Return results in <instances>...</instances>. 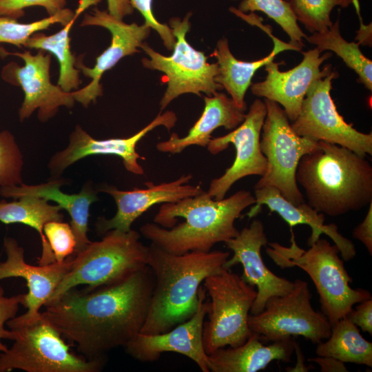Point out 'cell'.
<instances>
[{
	"mask_svg": "<svg viewBox=\"0 0 372 372\" xmlns=\"http://www.w3.org/2000/svg\"><path fill=\"white\" fill-rule=\"evenodd\" d=\"M255 205L247 214L253 218L260 211L262 205H266L271 212L277 213L291 228L298 225H307L311 227V234L307 240L308 246L316 242L322 234L329 236L338 248L344 261L353 259L356 255V249L351 240L343 236L334 223L325 224L324 214L311 207L306 201L293 205L287 200L280 192L273 187H264L254 189Z\"/></svg>",
	"mask_w": 372,
	"mask_h": 372,
	"instance_id": "7402d4cb",
	"label": "cell"
},
{
	"mask_svg": "<svg viewBox=\"0 0 372 372\" xmlns=\"http://www.w3.org/2000/svg\"><path fill=\"white\" fill-rule=\"evenodd\" d=\"M297 21L311 33L329 29L331 14L335 7L347 8L352 0H287Z\"/></svg>",
	"mask_w": 372,
	"mask_h": 372,
	"instance_id": "d6a6232c",
	"label": "cell"
},
{
	"mask_svg": "<svg viewBox=\"0 0 372 372\" xmlns=\"http://www.w3.org/2000/svg\"><path fill=\"white\" fill-rule=\"evenodd\" d=\"M133 8H136L145 19V25L152 29L160 26V22L156 19L152 11V0H130Z\"/></svg>",
	"mask_w": 372,
	"mask_h": 372,
	"instance_id": "ab89813d",
	"label": "cell"
},
{
	"mask_svg": "<svg viewBox=\"0 0 372 372\" xmlns=\"http://www.w3.org/2000/svg\"><path fill=\"white\" fill-rule=\"evenodd\" d=\"M63 183V180L58 178L33 185L21 183L0 188V195L15 200L28 196L56 202L70 216V225L76 239V254L91 242L87 237L90 208L99 198L97 192L90 183L85 185L79 193L73 194L61 191Z\"/></svg>",
	"mask_w": 372,
	"mask_h": 372,
	"instance_id": "603a6c76",
	"label": "cell"
},
{
	"mask_svg": "<svg viewBox=\"0 0 372 372\" xmlns=\"http://www.w3.org/2000/svg\"><path fill=\"white\" fill-rule=\"evenodd\" d=\"M203 287L198 308L192 318L164 333H138L124 347L127 353L136 360L151 362L158 360L163 353H177L193 360L203 372H209L203 340L204 320L209 309Z\"/></svg>",
	"mask_w": 372,
	"mask_h": 372,
	"instance_id": "ffe728a7",
	"label": "cell"
},
{
	"mask_svg": "<svg viewBox=\"0 0 372 372\" xmlns=\"http://www.w3.org/2000/svg\"><path fill=\"white\" fill-rule=\"evenodd\" d=\"M316 48L302 52V60L287 71L279 70L280 63L269 62L265 65L267 76L262 81L251 85V93L276 102L283 107L289 121L300 114L302 101L313 83L327 76L332 70L331 65L322 70L320 65L332 56L331 52L320 55Z\"/></svg>",
	"mask_w": 372,
	"mask_h": 372,
	"instance_id": "d6986e66",
	"label": "cell"
},
{
	"mask_svg": "<svg viewBox=\"0 0 372 372\" xmlns=\"http://www.w3.org/2000/svg\"><path fill=\"white\" fill-rule=\"evenodd\" d=\"M107 12L112 16L122 19L132 14L134 8L131 5L130 0H107Z\"/></svg>",
	"mask_w": 372,
	"mask_h": 372,
	"instance_id": "7bdbcfd3",
	"label": "cell"
},
{
	"mask_svg": "<svg viewBox=\"0 0 372 372\" xmlns=\"http://www.w3.org/2000/svg\"><path fill=\"white\" fill-rule=\"evenodd\" d=\"M154 277L148 265L95 288L74 287L44 305L43 314L87 360H105L141 333Z\"/></svg>",
	"mask_w": 372,
	"mask_h": 372,
	"instance_id": "6da1fadb",
	"label": "cell"
},
{
	"mask_svg": "<svg viewBox=\"0 0 372 372\" xmlns=\"http://www.w3.org/2000/svg\"><path fill=\"white\" fill-rule=\"evenodd\" d=\"M267 114L262 128L260 148L267 169L254 189L273 187L293 205L305 202L296 174L302 157L319 147L318 141L298 135L280 105L265 99Z\"/></svg>",
	"mask_w": 372,
	"mask_h": 372,
	"instance_id": "9c48e42d",
	"label": "cell"
},
{
	"mask_svg": "<svg viewBox=\"0 0 372 372\" xmlns=\"http://www.w3.org/2000/svg\"><path fill=\"white\" fill-rule=\"evenodd\" d=\"M81 26H101L108 30L112 34L110 46L96 59L93 68H88L83 64L79 58H76V67L84 76L91 79L86 86L72 92L75 101L80 103L85 107L103 95V87L100 80L103 74L112 68L121 59L139 52L138 48L149 37L150 28L145 24L125 23L111 15L106 10L94 8L92 13H86L81 24Z\"/></svg>",
	"mask_w": 372,
	"mask_h": 372,
	"instance_id": "2e32d148",
	"label": "cell"
},
{
	"mask_svg": "<svg viewBox=\"0 0 372 372\" xmlns=\"http://www.w3.org/2000/svg\"><path fill=\"white\" fill-rule=\"evenodd\" d=\"M326 340L317 344L318 356L372 366V343L363 338L358 327L346 316L331 326V334Z\"/></svg>",
	"mask_w": 372,
	"mask_h": 372,
	"instance_id": "83f0119b",
	"label": "cell"
},
{
	"mask_svg": "<svg viewBox=\"0 0 372 372\" xmlns=\"http://www.w3.org/2000/svg\"><path fill=\"white\" fill-rule=\"evenodd\" d=\"M203 285L210 298L208 320L203 330L206 353L241 345L252 333L248 317L256 290L230 269L208 276Z\"/></svg>",
	"mask_w": 372,
	"mask_h": 372,
	"instance_id": "ba28073f",
	"label": "cell"
},
{
	"mask_svg": "<svg viewBox=\"0 0 372 372\" xmlns=\"http://www.w3.org/2000/svg\"><path fill=\"white\" fill-rule=\"evenodd\" d=\"M204 101L203 112L187 134L179 137L176 133H172L168 140L156 144L157 150L175 154L190 145L207 147L216 129L223 127L232 130L245 119V111L223 92H217L211 96H205Z\"/></svg>",
	"mask_w": 372,
	"mask_h": 372,
	"instance_id": "cb8c5ba5",
	"label": "cell"
},
{
	"mask_svg": "<svg viewBox=\"0 0 372 372\" xmlns=\"http://www.w3.org/2000/svg\"><path fill=\"white\" fill-rule=\"evenodd\" d=\"M99 241L90 242L74 254L72 265L47 302L55 300L72 288L89 289L121 279L147 265L149 247L134 229H112ZM46 303V304H47Z\"/></svg>",
	"mask_w": 372,
	"mask_h": 372,
	"instance_id": "8992f818",
	"label": "cell"
},
{
	"mask_svg": "<svg viewBox=\"0 0 372 372\" xmlns=\"http://www.w3.org/2000/svg\"><path fill=\"white\" fill-rule=\"evenodd\" d=\"M238 11L245 13L260 11L273 19L287 33L290 39V44L301 51L304 43L302 39L307 35L298 24L296 15L288 1L285 0H242Z\"/></svg>",
	"mask_w": 372,
	"mask_h": 372,
	"instance_id": "4dcf8cb0",
	"label": "cell"
},
{
	"mask_svg": "<svg viewBox=\"0 0 372 372\" xmlns=\"http://www.w3.org/2000/svg\"><path fill=\"white\" fill-rule=\"evenodd\" d=\"M291 240L289 247L268 243L267 254L279 267H298L309 275L319 295L322 313L331 326L346 316L355 304L371 298L369 291L350 286L353 280L335 245L319 238L304 250L298 246L293 235Z\"/></svg>",
	"mask_w": 372,
	"mask_h": 372,
	"instance_id": "5b68a950",
	"label": "cell"
},
{
	"mask_svg": "<svg viewBox=\"0 0 372 372\" xmlns=\"http://www.w3.org/2000/svg\"><path fill=\"white\" fill-rule=\"evenodd\" d=\"M308 361L318 364L322 372H347L348 369L344 363L336 358L327 356H318L309 358Z\"/></svg>",
	"mask_w": 372,
	"mask_h": 372,
	"instance_id": "b9f144b4",
	"label": "cell"
},
{
	"mask_svg": "<svg viewBox=\"0 0 372 372\" xmlns=\"http://www.w3.org/2000/svg\"><path fill=\"white\" fill-rule=\"evenodd\" d=\"M147 265L154 277L149 311L141 333L166 332L196 312L203 290L201 284L221 271L229 251H189L174 254L155 244L149 245Z\"/></svg>",
	"mask_w": 372,
	"mask_h": 372,
	"instance_id": "3957f363",
	"label": "cell"
},
{
	"mask_svg": "<svg viewBox=\"0 0 372 372\" xmlns=\"http://www.w3.org/2000/svg\"><path fill=\"white\" fill-rule=\"evenodd\" d=\"M305 154L296 178L307 203L318 212L338 216L358 211L372 202V165L364 156L338 145L318 141Z\"/></svg>",
	"mask_w": 372,
	"mask_h": 372,
	"instance_id": "277c9868",
	"label": "cell"
},
{
	"mask_svg": "<svg viewBox=\"0 0 372 372\" xmlns=\"http://www.w3.org/2000/svg\"><path fill=\"white\" fill-rule=\"evenodd\" d=\"M267 114L264 101L256 99L245 114L244 121L229 133L212 138L207 146L211 154H217L232 144L236 156L232 165L218 178L213 179L207 191L215 200L225 197L231 186L249 176H262L267 166V158L260 148V136Z\"/></svg>",
	"mask_w": 372,
	"mask_h": 372,
	"instance_id": "4fadbf2b",
	"label": "cell"
},
{
	"mask_svg": "<svg viewBox=\"0 0 372 372\" xmlns=\"http://www.w3.org/2000/svg\"><path fill=\"white\" fill-rule=\"evenodd\" d=\"M25 294L7 297L0 285V353L6 351L8 348L2 342L3 339L14 340V331L6 329L4 326L8 320L17 316L19 305H23L25 302Z\"/></svg>",
	"mask_w": 372,
	"mask_h": 372,
	"instance_id": "8d00e7d4",
	"label": "cell"
},
{
	"mask_svg": "<svg viewBox=\"0 0 372 372\" xmlns=\"http://www.w3.org/2000/svg\"><path fill=\"white\" fill-rule=\"evenodd\" d=\"M43 234L56 262H63L75 254L76 239L70 224L49 221L43 227Z\"/></svg>",
	"mask_w": 372,
	"mask_h": 372,
	"instance_id": "e575fe53",
	"label": "cell"
},
{
	"mask_svg": "<svg viewBox=\"0 0 372 372\" xmlns=\"http://www.w3.org/2000/svg\"><path fill=\"white\" fill-rule=\"evenodd\" d=\"M346 317L362 331L372 335V298L366 299L351 309Z\"/></svg>",
	"mask_w": 372,
	"mask_h": 372,
	"instance_id": "74e56055",
	"label": "cell"
},
{
	"mask_svg": "<svg viewBox=\"0 0 372 372\" xmlns=\"http://www.w3.org/2000/svg\"><path fill=\"white\" fill-rule=\"evenodd\" d=\"M177 117L172 111L159 113L148 125L128 138H112L99 140L92 137L80 125H76L69 136L68 145L55 153L48 167L54 178L60 175L75 162L89 156L114 155L120 157L125 168L136 175H143L144 169L138 162L145 160L136 151V145L148 132L158 126L169 130L175 126Z\"/></svg>",
	"mask_w": 372,
	"mask_h": 372,
	"instance_id": "9a60e30c",
	"label": "cell"
},
{
	"mask_svg": "<svg viewBox=\"0 0 372 372\" xmlns=\"http://www.w3.org/2000/svg\"><path fill=\"white\" fill-rule=\"evenodd\" d=\"M14 342L0 353V372H99L105 360H87L74 353L43 313L35 320L10 328Z\"/></svg>",
	"mask_w": 372,
	"mask_h": 372,
	"instance_id": "52a82bcc",
	"label": "cell"
},
{
	"mask_svg": "<svg viewBox=\"0 0 372 372\" xmlns=\"http://www.w3.org/2000/svg\"><path fill=\"white\" fill-rule=\"evenodd\" d=\"M352 4L354 6L356 14L360 21V28L357 31L355 41L360 45L371 47L372 45V25L371 23L365 25L363 23L360 14V7L358 0H352Z\"/></svg>",
	"mask_w": 372,
	"mask_h": 372,
	"instance_id": "60d3db41",
	"label": "cell"
},
{
	"mask_svg": "<svg viewBox=\"0 0 372 372\" xmlns=\"http://www.w3.org/2000/svg\"><path fill=\"white\" fill-rule=\"evenodd\" d=\"M18 200L0 201V222L6 225L20 223L33 228L41 238L42 251L38 258L40 265L55 262V258L43 234V227L49 221H61L63 215L58 205H51L48 200L33 196H23Z\"/></svg>",
	"mask_w": 372,
	"mask_h": 372,
	"instance_id": "4316f807",
	"label": "cell"
},
{
	"mask_svg": "<svg viewBox=\"0 0 372 372\" xmlns=\"http://www.w3.org/2000/svg\"><path fill=\"white\" fill-rule=\"evenodd\" d=\"M292 338L265 345L254 333L241 345L216 349L208 355L212 372H256L265 369L272 361L289 362L294 352Z\"/></svg>",
	"mask_w": 372,
	"mask_h": 372,
	"instance_id": "d4e9b609",
	"label": "cell"
},
{
	"mask_svg": "<svg viewBox=\"0 0 372 372\" xmlns=\"http://www.w3.org/2000/svg\"><path fill=\"white\" fill-rule=\"evenodd\" d=\"M311 297L307 282L296 279L289 293L271 297L261 312L249 313V329L262 341L271 342L292 336H302L315 344L327 339L331 325L312 307Z\"/></svg>",
	"mask_w": 372,
	"mask_h": 372,
	"instance_id": "8fae6325",
	"label": "cell"
},
{
	"mask_svg": "<svg viewBox=\"0 0 372 372\" xmlns=\"http://www.w3.org/2000/svg\"><path fill=\"white\" fill-rule=\"evenodd\" d=\"M294 352H296L297 356V362L296 366L291 368V370L288 371H308L309 368L307 367L304 364V355L298 344L295 341L294 342Z\"/></svg>",
	"mask_w": 372,
	"mask_h": 372,
	"instance_id": "ee69618b",
	"label": "cell"
},
{
	"mask_svg": "<svg viewBox=\"0 0 372 372\" xmlns=\"http://www.w3.org/2000/svg\"><path fill=\"white\" fill-rule=\"evenodd\" d=\"M335 70L316 80L309 88L299 115L291 122L300 136L344 147L366 157L372 154V133H363L347 123L331 96Z\"/></svg>",
	"mask_w": 372,
	"mask_h": 372,
	"instance_id": "7c38bea8",
	"label": "cell"
},
{
	"mask_svg": "<svg viewBox=\"0 0 372 372\" xmlns=\"http://www.w3.org/2000/svg\"><path fill=\"white\" fill-rule=\"evenodd\" d=\"M273 42L272 51L265 57L254 61L237 59L231 52L226 38L220 39L211 56L217 59L218 72L215 81L220 84L230 95V98L241 110L245 111L247 105L245 96L251 86L256 72L274 60L275 56L285 50L300 51L296 47L271 35Z\"/></svg>",
	"mask_w": 372,
	"mask_h": 372,
	"instance_id": "484cf974",
	"label": "cell"
},
{
	"mask_svg": "<svg viewBox=\"0 0 372 372\" xmlns=\"http://www.w3.org/2000/svg\"><path fill=\"white\" fill-rule=\"evenodd\" d=\"M188 13L183 19H169V27L176 38L173 53L164 56L143 42L141 48L149 59H143L142 63L147 69L162 72L167 77V87L161 100V111L178 96L192 93L201 96L204 92L211 96L223 87L215 81L218 72V63H209L203 52L195 50L187 41L189 30Z\"/></svg>",
	"mask_w": 372,
	"mask_h": 372,
	"instance_id": "30bf717a",
	"label": "cell"
},
{
	"mask_svg": "<svg viewBox=\"0 0 372 372\" xmlns=\"http://www.w3.org/2000/svg\"><path fill=\"white\" fill-rule=\"evenodd\" d=\"M39 50L36 54L30 51L8 52L3 49L0 53L15 55L24 61V65L11 62L3 67L2 78L7 82L20 86L24 99L19 110L21 121L28 118L38 110V118L45 122L52 118L61 106L72 108L75 103L72 92H64L58 85L52 83L50 78L51 54Z\"/></svg>",
	"mask_w": 372,
	"mask_h": 372,
	"instance_id": "5bb4252c",
	"label": "cell"
},
{
	"mask_svg": "<svg viewBox=\"0 0 372 372\" xmlns=\"http://www.w3.org/2000/svg\"><path fill=\"white\" fill-rule=\"evenodd\" d=\"M305 39L320 52H335L348 68L355 71L358 76V81L369 90H372V61L362 54L358 43L349 42L342 37L339 19L328 30L311 33Z\"/></svg>",
	"mask_w": 372,
	"mask_h": 372,
	"instance_id": "f1b7e54d",
	"label": "cell"
},
{
	"mask_svg": "<svg viewBox=\"0 0 372 372\" xmlns=\"http://www.w3.org/2000/svg\"><path fill=\"white\" fill-rule=\"evenodd\" d=\"M192 175L183 174L171 182L155 185L145 183V188H134L125 191L109 185L101 186L100 191L110 194L114 200L117 211L111 218H98L95 223L96 232L103 235L112 229L128 231L132 223L144 212L156 204L174 203L181 199L196 196L204 190L200 185L187 184Z\"/></svg>",
	"mask_w": 372,
	"mask_h": 372,
	"instance_id": "44dd1931",
	"label": "cell"
},
{
	"mask_svg": "<svg viewBox=\"0 0 372 372\" xmlns=\"http://www.w3.org/2000/svg\"><path fill=\"white\" fill-rule=\"evenodd\" d=\"M255 202L254 196L247 190L220 200L203 191L174 203H163L154 223L142 225L140 233L172 254L209 251L216 244L237 236L236 220Z\"/></svg>",
	"mask_w": 372,
	"mask_h": 372,
	"instance_id": "7a4b0ae2",
	"label": "cell"
},
{
	"mask_svg": "<svg viewBox=\"0 0 372 372\" xmlns=\"http://www.w3.org/2000/svg\"><path fill=\"white\" fill-rule=\"evenodd\" d=\"M3 247L5 261L0 262V281L13 277L23 278L28 291L25 294V313L8 320L6 324L12 327L30 322L39 316L41 307L51 298L58 285L72 267L74 254L63 262H54L45 265H32L24 258V249L11 237H6Z\"/></svg>",
	"mask_w": 372,
	"mask_h": 372,
	"instance_id": "ac0fdd59",
	"label": "cell"
},
{
	"mask_svg": "<svg viewBox=\"0 0 372 372\" xmlns=\"http://www.w3.org/2000/svg\"><path fill=\"white\" fill-rule=\"evenodd\" d=\"M23 159L14 135L8 130L0 132V188L23 183Z\"/></svg>",
	"mask_w": 372,
	"mask_h": 372,
	"instance_id": "836d02e7",
	"label": "cell"
},
{
	"mask_svg": "<svg viewBox=\"0 0 372 372\" xmlns=\"http://www.w3.org/2000/svg\"><path fill=\"white\" fill-rule=\"evenodd\" d=\"M67 0H0V16L14 19L25 14L24 9L30 6H41L48 16H53L65 8Z\"/></svg>",
	"mask_w": 372,
	"mask_h": 372,
	"instance_id": "d590c367",
	"label": "cell"
},
{
	"mask_svg": "<svg viewBox=\"0 0 372 372\" xmlns=\"http://www.w3.org/2000/svg\"><path fill=\"white\" fill-rule=\"evenodd\" d=\"M225 243L233 252V256L225 263V269L241 264L243 267L241 278L257 288L250 314L261 312L271 297L285 295L292 289L293 282L273 273L263 261L261 249L268 244V239L260 220L254 219L248 227L239 231L236 236Z\"/></svg>",
	"mask_w": 372,
	"mask_h": 372,
	"instance_id": "e0dca14e",
	"label": "cell"
},
{
	"mask_svg": "<svg viewBox=\"0 0 372 372\" xmlns=\"http://www.w3.org/2000/svg\"><path fill=\"white\" fill-rule=\"evenodd\" d=\"M364 220L353 230V237L360 240L366 248L370 255L372 254V202L369 205Z\"/></svg>",
	"mask_w": 372,
	"mask_h": 372,
	"instance_id": "f35d334b",
	"label": "cell"
},
{
	"mask_svg": "<svg viewBox=\"0 0 372 372\" xmlns=\"http://www.w3.org/2000/svg\"><path fill=\"white\" fill-rule=\"evenodd\" d=\"M76 14L69 8L29 23H19L17 19L0 16V43H10L19 48L25 47L27 41L33 34L48 29L56 23L65 26L72 20L76 19Z\"/></svg>",
	"mask_w": 372,
	"mask_h": 372,
	"instance_id": "1f68e13d",
	"label": "cell"
},
{
	"mask_svg": "<svg viewBox=\"0 0 372 372\" xmlns=\"http://www.w3.org/2000/svg\"><path fill=\"white\" fill-rule=\"evenodd\" d=\"M75 19L63 26L59 32L46 35L40 32L33 34L25 47L42 50L54 54L59 63L57 85L66 92L77 90L81 83L80 70L76 67V58L70 49V32Z\"/></svg>",
	"mask_w": 372,
	"mask_h": 372,
	"instance_id": "f546056e",
	"label": "cell"
}]
</instances>
